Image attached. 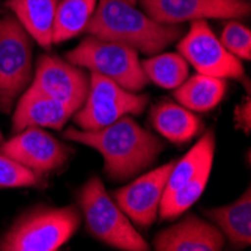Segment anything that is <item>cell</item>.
Returning a JSON list of instances; mask_svg holds the SVG:
<instances>
[{"mask_svg": "<svg viewBox=\"0 0 251 251\" xmlns=\"http://www.w3.org/2000/svg\"><path fill=\"white\" fill-rule=\"evenodd\" d=\"M63 137L97 149L104 158V172L113 180H125L139 175L153 164L164 149L158 137L129 116L97 131L68 128Z\"/></svg>", "mask_w": 251, "mask_h": 251, "instance_id": "obj_1", "label": "cell"}, {"mask_svg": "<svg viewBox=\"0 0 251 251\" xmlns=\"http://www.w3.org/2000/svg\"><path fill=\"white\" fill-rule=\"evenodd\" d=\"M101 39L125 44L146 56H153L182 36L180 25H161L137 9L128 0H98L84 30Z\"/></svg>", "mask_w": 251, "mask_h": 251, "instance_id": "obj_2", "label": "cell"}, {"mask_svg": "<svg viewBox=\"0 0 251 251\" xmlns=\"http://www.w3.org/2000/svg\"><path fill=\"white\" fill-rule=\"evenodd\" d=\"M215 153L214 131H206L184 155L169 175L159 203V218L173 220L187 212L208 185Z\"/></svg>", "mask_w": 251, "mask_h": 251, "instance_id": "obj_3", "label": "cell"}, {"mask_svg": "<svg viewBox=\"0 0 251 251\" xmlns=\"http://www.w3.org/2000/svg\"><path fill=\"white\" fill-rule=\"evenodd\" d=\"M81 223L74 206H38L21 215L0 239L2 251H56L70 241Z\"/></svg>", "mask_w": 251, "mask_h": 251, "instance_id": "obj_4", "label": "cell"}, {"mask_svg": "<svg viewBox=\"0 0 251 251\" xmlns=\"http://www.w3.org/2000/svg\"><path fill=\"white\" fill-rule=\"evenodd\" d=\"M89 233L98 241L124 251H148V242L134 229L129 218L111 200L102 180L90 177L78 194Z\"/></svg>", "mask_w": 251, "mask_h": 251, "instance_id": "obj_5", "label": "cell"}, {"mask_svg": "<svg viewBox=\"0 0 251 251\" xmlns=\"http://www.w3.org/2000/svg\"><path fill=\"white\" fill-rule=\"evenodd\" d=\"M66 60L116 81L131 92H140L149 83L140 65L139 51L125 44L89 35L66 53Z\"/></svg>", "mask_w": 251, "mask_h": 251, "instance_id": "obj_6", "label": "cell"}, {"mask_svg": "<svg viewBox=\"0 0 251 251\" xmlns=\"http://www.w3.org/2000/svg\"><path fill=\"white\" fill-rule=\"evenodd\" d=\"M148 102V95L131 92L108 77L90 73L86 101L73 118L84 131H97L124 116L142 115Z\"/></svg>", "mask_w": 251, "mask_h": 251, "instance_id": "obj_7", "label": "cell"}, {"mask_svg": "<svg viewBox=\"0 0 251 251\" xmlns=\"http://www.w3.org/2000/svg\"><path fill=\"white\" fill-rule=\"evenodd\" d=\"M32 77V38L14 15H3L0 18V111H11Z\"/></svg>", "mask_w": 251, "mask_h": 251, "instance_id": "obj_8", "label": "cell"}, {"mask_svg": "<svg viewBox=\"0 0 251 251\" xmlns=\"http://www.w3.org/2000/svg\"><path fill=\"white\" fill-rule=\"evenodd\" d=\"M177 51L196 68L199 74L224 80L244 78L241 60L223 47L206 20L191 21L190 30L177 44Z\"/></svg>", "mask_w": 251, "mask_h": 251, "instance_id": "obj_9", "label": "cell"}, {"mask_svg": "<svg viewBox=\"0 0 251 251\" xmlns=\"http://www.w3.org/2000/svg\"><path fill=\"white\" fill-rule=\"evenodd\" d=\"M30 89L70 107L74 113L84 104L89 77L81 68L53 54H41Z\"/></svg>", "mask_w": 251, "mask_h": 251, "instance_id": "obj_10", "label": "cell"}, {"mask_svg": "<svg viewBox=\"0 0 251 251\" xmlns=\"http://www.w3.org/2000/svg\"><path fill=\"white\" fill-rule=\"evenodd\" d=\"M145 14L161 25L197 20H239L250 15L248 0H140Z\"/></svg>", "mask_w": 251, "mask_h": 251, "instance_id": "obj_11", "label": "cell"}, {"mask_svg": "<svg viewBox=\"0 0 251 251\" xmlns=\"http://www.w3.org/2000/svg\"><path fill=\"white\" fill-rule=\"evenodd\" d=\"M0 152L44 176L62 169L73 151L42 128L32 126L3 142Z\"/></svg>", "mask_w": 251, "mask_h": 251, "instance_id": "obj_12", "label": "cell"}, {"mask_svg": "<svg viewBox=\"0 0 251 251\" xmlns=\"http://www.w3.org/2000/svg\"><path fill=\"white\" fill-rule=\"evenodd\" d=\"M175 161L156 167L115 193L118 206L142 229H149L159 211L164 188Z\"/></svg>", "mask_w": 251, "mask_h": 251, "instance_id": "obj_13", "label": "cell"}, {"mask_svg": "<svg viewBox=\"0 0 251 251\" xmlns=\"http://www.w3.org/2000/svg\"><path fill=\"white\" fill-rule=\"evenodd\" d=\"M224 247V235L218 227L188 215L153 238L156 251H220Z\"/></svg>", "mask_w": 251, "mask_h": 251, "instance_id": "obj_14", "label": "cell"}, {"mask_svg": "<svg viewBox=\"0 0 251 251\" xmlns=\"http://www.w3.org/2000/svg\"><path fill=\"white\" fill-rule=\"evenodd\" d=\"M73 115L74 111L68 105L27 87L20 95L18 104L14 111L12 134L32 126L62 129L68 119L73 118Z\"/></svg>", "mask_w": 251, "mask_h": 251, "instance_id": "obj_15", "label": "cell"}, {"mask_svg": "<svg viewBox=\"0 0 251 251\" xmlns=\"http://www.w3.org/2000/svg\"><path fill=\"white\" fill-rule=\"evenodd\" d=\"M5 5L33 41L42 49H51L59 0H6Z\"/></svg>", "mask_w": 251, "mask_h": 251, "instance_id": "obj_16", "label": "cell"}, {"mask_svg": "<svg viewBox=\"0 0 251 251\" xmlns=\"http://www.w3.org/2000/svg\"><path fill=\"white\" fill-rule=\"evenodd\" d=\"M151 122L172 143H188L201 131V121L188 108L172 101H163L151 110Z\"/></svg>", "mask_w": 251, "mask_h": 251, "instance_id": "obj_17", "label": "cell"}, {"mask_svg": "<svg viewBox=\"0 0 251 251\" xmlns=\"http://www.w3.org/2000/svg\"><path fill=\"white\" fill-rule=\"evenodd\" d=\"M220 232L236 248H247L251 244V190L247 188L233 203L204 211Z\"/></svg>", "mask_w": 251, "mask_h": 251, "instance_id": "obj_18", "label": "cell"}, {"mask_svg": "<svg viewBox=\"0 0 251 251\" xmlns=\"http://www.w3.org/2000/svg\"><path fill=\"white\" fill-rule=\"evenodd\" d=\"M227 83L224 78L196 74L179 84L175 90V100L193 111H211L224 98Z\"/></svg>", "mask_w": 251, "mask_h": 251, "instance_id": "obj_19", "label": "cell"}, {"mask_svg": "<svg viewBox=\"0 0 251 251\" xmlns=\"http://www.w3.org/2000/svg\"><path fill=\"white\" fill-rule=\"evenodd\" d=\"M98 0H59L53 25V44H62L86 30Z\"/></svg>", "mask_w": 251, "mask_h": 251, "instance_id": "obj_20", "label": "cell"}, {"mask_svg": "<svg viewBox=\"0 0 251 251\" xmlns=\"http://www.w3.org/2000/svg\"><path fill=\"white\" fill-rule=\"evenodd\" d=\"M140 65L148 81L164 89H176L188 78V62L177 53H156Z\"/></svg>", "mask_w": 251, "mask_h": 251, "instance_id": "obj_21", "label": "cell"}, {"mask_svg": "<svg viewBox=\"0 0 251 251\" xmlns=\"http://www.w3.org/2000/svg\"><path fill=\"white\" fill-rule=\"evenodd\" d=\"M42 176L20 164L5 153H0V190L39 187Z\"/></svg>", "mask_w": 251, "mask_h": 251, "instance_id": "obj_22", "label": "cell"}, {"mask_svg": "<svg viewBox=\"0 0 251 251\" xmlns=\"http://www.w3.org/2000/svg\"><path fill=\"white\" fill-rule=\"evenodd\" d=\"M220 42L223 47L239 60L251 59V32L242 23L230 20L223 27Z\"/></svg>", "mask_w": 251, "mask_h": 251, "instance_id": "obj_23", "label": "cell"}, {"mask_svg": "<svg viewBox=\"0 0 251 251\" xmlns=\"http://www.w3.org/2000/svg\"><path fill=\"white\" fill-rule=\"evenodd\" d=\"M251 101H250V95L245 98L244 102H241L236 108H235V122H236V128L242 129L245 134H250V128H251Z\"/></svg>", "mask_w": 251, "mask_h": 251, "instance_id": "obj_24", "label": "cell"}, {"mask_svg": "<svg viewBox=\"0 0 251 251\" xmlns=\"http://www.w3.org/2000/svg\"><path fill=\"white\" fill-rule=\"evenodd\" d=\"M128 2H129V3H132V5H135L137 2H139V0H128Z\"/></svg>", "mask_w": 251, "mask_h": 251, "instance_id": "obj_25", "label": "cell"}, {"mask_svg": "<svg viewBox=\"0 0 251 251\" xmlns=\"http://www.w3.org/2000/svg\"><path fill=\"white\" fill-rule=\"evenodd\" d=\"M0 142H3V134H2V131H0Z\"/></svg>", "mask_w": 251, "mask_h": 251, "instance_id": "obj_26", "label": "cell"}]
</instances>
